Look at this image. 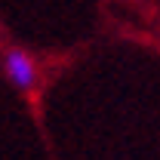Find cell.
<instances>
[{
  "mask_svg": "<svg viewBox=\"0 0 160 160\" xmlns=\"http://www.w3.org/2000/svg\"><path fill=\"white\" fill-rule=\"evenodd\" d=\"M3 71H6V77L12 80V86H19V89H31L37 83V65L22 49H9L3 56Z\"/></svg>",
  "mask_w": 160,
  "mask_h": 160,
  "instance_id": "1",
  "label": "cell"
}]
</instances>
